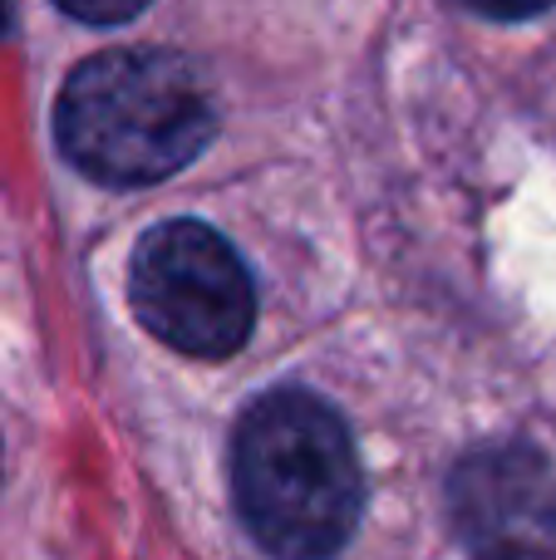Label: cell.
<instances>
[{
    "instance_id": "52a82bcc",
    "label": "cell",
    "mask_w": 556,
    "mask_h": 560,
    "mask_svg": "<svg viewBox=\"0 0 556 560\" xmlns=\"http://www.w3.org/2000/svg\"><path fill=\"white\" fill-rule=\"evenodd\" d=\"M5 20H10V0H0V30H5Z\"/></svg>"
},
{
    "instance_id": "3957f363",
    "label": "cell",
    "mask_w": 556,
    "mask_h": 560,
    "mask_svg": "<svg viewBox=\"0 0 556 560\" xmlns=\"http://www.w3.org/2000/svg\"><path fill=\"white\" fill-rule=\"evenodd\" d=\"M128 295L148 335L193 359H227L256 319L252 276L207 222H163L138 242Z\"/></svg>"
},
{
    "instance_id": "8992f818",
    "label": "cell",
    "mask_w": 556,
    "mask_h": 560,
    "mask_svg": "<svg viewBox=\"0 0 556 560\" xmlns=\"http://www.w3.org/2000/svg\"><path fill=\"white\" fill-rule=\"evenodd\" d=\"M459 5H468L473 15H488V20H528L537 10H547L552 0H459Z\"/></svg>"
},
{
    "instance_id": "277c9868",
    "label": "cell",
    "mask_w": 556,
    "mask_h": 560,
    "mask_svg": "<svg viewBox=\"0 0 556 560\" xmlns=\"http://www.w3.org/2000/svg\"><path fill=\"white\" fill-rule=\"evenodd\" d=\"M449 512L463 546L483 556L556 551V477L532 447L502 443L463 457Z\"/></svg>"
},
{
    "instance_id": "5b68a950",
    "label": "cell",
    "mask_w": 556,
    "mask_h": 560,
    "mask_svg": "<svg viewBox=\"0 0 556 560\" xmlns=\"http://www.w3.org/2000/svg\"><path fill=\"white\" fill-rule=\"evenodd\" d=\"M55 5L89 20V25H118V20H134L148 0H55Z\"/></svg>"
},
{
    "instance_id": "6da1fadb",
    "label": "cell",
    "mask_w": 556,
    "mask_h": 560,
    "mask_svg": "<svg viewBox=\"0 0 556 560\" xmlns=\"http://www.w3.org/2000/svg\"><path fill=\"white\" fill-rule=\"evenodd\" d=\"M212 98L187 59L167 49L94 55L65 79L55 133L65 158L108 187L173 177L212 143Z\"/></svg>"
},
{
    "instance_id": "7a4b0ae2",
    "label": "cell",
    "mask_w": 556,
    "mask_h": 560,
    "mask_svg": "<svg viewBox=\"0 0 556 560\" xmlns=\"http://www.w3.org/2000/svg\"><path fill=\"white\" fill-rule=\"evenodd\" d=\"M242 522L276 556H331L360 522V463L331 404L301 388L266 394L236 423Z\"/></svg>"
}]
</instances>
